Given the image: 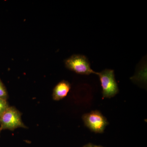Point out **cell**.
Listing matches in <instances>:
<instances>
[{
    "instance_id": "obj_1",
    "label": "cell",
    "mask_w": 147,
    "mask_h": 147,
    "mask_svg": "<svg viewBox=\"0 0 147 147\" xmlns=\"http://www.w3.org/2000/svg\"><path fill=\"white\" fill-rule=\"evenodd\" d=\"M0 129L13 131L18 127L27 128L21 119V114L14 107H9L0 116Z\"/></svg>"
},
{
    "instance_id": "obj_2",
    "label": "cell",
    "mask_w": 147,
    "mask_h": 147,
    "mask_svg": "<svg viewBox=\"0 0 147 147\" xmlns=\"http://www.w3.org/2000/svg\"><path fill=\"white\" fill-rule=\"evenodd\" d=\"M102 88V96L105 98L114 97L119 92L117 84L115 79L114 70L105 69L97 72Z\"/></svg>"
},
{
    "instance_id": "obj_3",
    "label": "cell",
    "mask_w": 147,
    "mask_h": 147,
    "mask_svg": "<svg viewBox=\"0 0 147 147\" xmlns=\"http://www.w3.org/2000/svg\"><path fill=\"white\" fill-rule=\"evenodd\" d=\"M66 68L82 75H90L91 74H97L91 68L88 58L83 55H74L64 61Z\"/></svg>"
},
{
    "instance_id": "obj_4",
    "label": "cell",
    "mask_w": 147,
    "mask_h": 147,
    "mask_svg": "<svg viewBox=\"0 0 147 147\" xmlns=\"http://www.w3.org/2000/svg\"><path fill=\"white\" fill-rule=\"evenodd\" d=\"M82 118L85 125L95 133H102L108 124L106 118L97 110L84 114Z\"/></svg>"
},
{
    "instance_id": "obj_5",
    "label": "cell",
    "mask_w": 147,
    "mask_h": 147,
    "mask_svg": "<svg viewBox=\"0 0 147 147\" xmlns=\"http://www.w3.org/2000/svg\"><path fill=\"white\" fill-rule=\"evenodd\" d=\"M71 89V85L67 81H61L54 88L53 91V99L55 100H59L67 96Z\"/></svg>"
},
{
    "instance_id": "obj_6",
    "label": "cell",
    "mask_w": 147,
    "mask_h": 147,
    "mask_svg": "<svg viewBox=\"0 0 147 147\" xmlns=\"http://www.w3.org/2000/svg\"><path fill=\"white\" fill-rule=\"evenodd\" d=\"M8 96L5 86L0 79V98L7 100Z\"/></svg>"
},
{
    "instance_id": "obj_7",
    "label": "cell",
    "mask_w": 147,
    "mask_h": 147,
    "mask_svg": "<svg viewBox=\"0 0 147 147\" xmlns=\"http://www.w3.org/2000/svg\"><path fill=\"white\" fill-rule=\"evenodd\" d=\"M9 107L7 100L0 98V116Z\"/></svg>"
},
{
    "instance_id": "obj_8",
    "label": "cell",
    "mask_w": 147,
    "mask_h": 147,
    "mask_svg": "<svg viewBox=\"0 0 147 147\" xmlns=\"http://www.w3.org/2000/svg\"><path fill=\"white\" fill-rule=\"evenodd\" d=\"M82 147H99V146H96V145H94L92 144H88L85 145Z\"/></svg>"
},
{
    "instance_id": "obj_9",
    "label": "cell",
    "mask_w": 147,
    "mask_h": 147,
    "mask_svg": "<svg viewBox=\"0 0 147 147\" xmlns=\"http://www.w3.org/2000/svg\"><path fill=\"white\" fill-rule=\"evenodd\" d=\"M99 147H103L101 146H99Z\"/></svg>"
},
{
    "instance_id": "obj_10",
    "label": "cell",
    "mask_w": 147,
    "mask_h": 147,
    "mask_svg": "<svg viewBox=\"0 0 147 147\" xmlns=\"http://www.w3.org/2000/svg\"><path fill=\"white\" fill-rule=\"evenodd\" d=\"M1 129H0V132H1Z\"/></svg>"
}]
</instances>
